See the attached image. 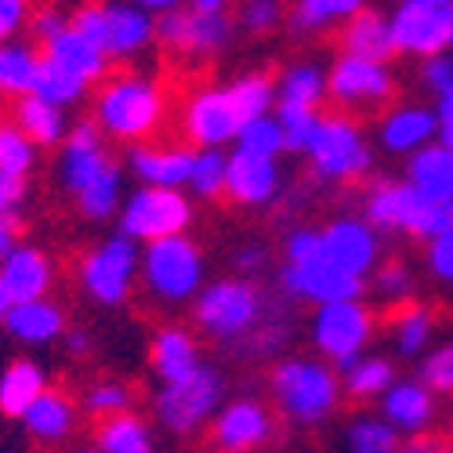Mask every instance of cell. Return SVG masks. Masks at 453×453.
<instances>
[{
  "mask_svg": "<svg viewBox=\"0 0 453 453\" xmlns=\"http://www.w3.org/2000/svg\"><path fill=\"white\" fill-rule=\"evenodd\" d=\"M225 171H229V149L218 145H200L193 153V171H188V196L200 203L225 200Z\"/></svg>",
  "mask_w": 453,
  "mask_h": 453,
  "instance_id": "f35d334b",
  "label": "cell"
},
{
  "mask_svg": "<svg viewBox=\"0 0 453 453\" xmlns=\"http://www.w3.org/2000/svg\"><path fill=\"white\" fill-rule=\"evenodd\" d=\"M283 157L257 153L247 145H229V171H225V200L240 211H273L287 193Z\"/></svg>",
  "mask_w": 453,
  "mask_h": 453,
  "instance_id": "ac0fdd59",
  "label": "cell"
},
{
  "mask_svg": "<svg viewBox=\"0 0 453 453\" xmlns=\"http://www.w3.org/2000/svg\"><path fill=\"white\" fill-rule=\"evenodd\" d=\"M26 196H29V181L0 171V211H22Z\"/></svg>",
  "mask_w": 453,
  "mask_h": 453,
  "instance_id": "11a10c76",
  "label": "cell"
},
{
  "mask_svg": "<svg viewBox=\"0 0 453 453\" xmlns=\"http://www.w3.org/2000/svg\"><path fill=\"white\" fill-rule=\"evenodd\" d=\"M342 442L352 453H395V449L406 446L403 435L381 418V410L377 413H356L342 432Z\"/></svg>",
  "mask_w": 453,
  "mask_h": 453,
  "instance_id": "ab89813d",
  "label": "cell"
},
{
  "mask_svg": "<svg viewBox=\"0 0 453 453\" xmlns=\"http://www.w3.org/2000/svg\"><path fill=\"white\" fill-rule=\"evenodd\" d=\"M138 399L134 385H127L124 377H98V381H91L81 395V410L88 413L91 421L98 418H109V413H120V410H131Z\"/></svg>",
  "mask_w": 453,
  "mask_h": 453,
  "instance_id": "b9f144b4",
  "label": "cell"
},
{
  "mask_svg": "<svg viewBox=\"0 0 453 453\" xmlns=\"http://www.w3.org/2000/svg\"><path fill=\"white\" fill-rule=\"evenodd\" d=\"M370 276H373L377 297L388 301V305H399V301H410L413 297V273H410L406 261H399V257L377 261V269Z\"/></svg>",
  "mask_w": 453,
  "mask_h": 453,
  "instance_id": "f6af8a7d",
  "label": "cell"
},
{
  "mask_svg": "<svg viewBox=\"0 0 453 453\" xmlns=\"http://www.w3.org/2000/svg\"><path fill=\"white\" fill-rule=\"evenodd\" d=\"M446 428H449V442H453V406H449V418H446Z\"/></svg>",
  "mask_w": 453,
  "mask_h": 453,
  "instance_id": "6125c7cd",
  "label": "cell"
},
{
  "mask_svg": "<svg viewBox=\"0 0 453 453\" xmlns=\"http://www.w3.org/2000/svg\"><path fill=\"white\" fill-rule=\"evenodd\" d=\"M203 359L207 356H203L196 326L164 323L149 337V370H153L157 381H174V377L196 370Z\"/></svg>",
  "mask_w": 453,
  "mask_h": 453,
  "instance_id": "83f0119b",
  "label": "cell"
},
{
  "mask_svg": "<svg viewBox=\"0 0 453 453\" xmlns=\"http://www.w3.org/2000/svg\"><path fill=\"white\" fill-rule=\"evenodd\" d=\"M196 221V200L188 196V188L178 185H138L124 196L117 211V229L127 233L138 243L188 233Z\"/></svg>",
  "mask_w": 453,
  "mask_h": 453,
  "instance_id": "2e32d148",
  "label": "cell"
},
{
  "mask_svg": "<svg viewBox=\"0 0 453 453\" xmlns=\"http://www.w3.org/2000/svg\"><path fill=\"white\" fill-rule=\"evenodd\" d=\"M51 385L48 366L33 356H15L0 370V418L19 421L26 406Z\"/></svg>",
  "mask_w": 453,
  "mask_h": 453,
  "instance_id": "4dcf8cb0",
  "label": "cell"
},
{
  "mask_svg": "<svg viewBox=\"0 0 453 453\" xmlns=\"http://www.w3.org/2000/svg\"><path fill=\"white\" fill-rule=\"evenodd\" d=\"M91 446L102 453H153L157 449V425H153V418L134 413V406L120 410V413H109V418L95 421Z\"/></svg>",
  "mask_w": 453,
  "mask_h": 453,
  "instance_id": "f546056e",
  "label": "cell"
},
{
  "mask_svg": "<svg viewBox=\"0 0 453 453\" xmlns=\"http://www.w3.org/2000/svg\"><path fill=\"white\" fill-rule=\"evenodd\" d=\"M287 0H236L233 19L243 36H269L287 22Z\"/></svg>",
  "mask_w": 453,
  "mask_h": 453,
  "instance_id": "7bdbcfd3",
  "label": "cell"
},
{
  "mask_svg": "<svg viewBox=\"0 0 453 453\" xmlns=\"http://www.w3.org/2000/svg\"><path fill=\"white\" fill-rule=\"evenodd\" d=\"M319 233L326 257L352 276L366 280L381 261V229H373L363 214H337L319 225Z\"/></svg>",
  "mask_w": 453,
  "mask_h": 453,
  "instance_id": "7402d4cb",
  "label": "cell"
},
{
  "mask_svg": "<svg viewBox=\"0 0 453 453\" xmlns=\"http://www.w3.org/2000/svg\"><path fill=\"white\" fill-rule=\"evenodd\" d=\"M435 117H439V120H442V117H453V88H446V91L435 95Z\"/></svg>",
  "mask_w": 453,
  "mask_h": 453,
  "instance_id": "680465c9",
  "label": "cell"
},
{
  "mask_svg": "<svg viewBox=\"0 0 453 453\" xmlns=\"http://www.w3.org/2000/svg\"><path fill=\"white\" fill-rule=\"evenodd\" d=\"M305 164L309 174L319 185L330 188H345V185H359L370 178L373 171V142L363 131L359 117L342 109L319 112V124L312 131V142L305 145Z\"/></svg>",
  "mask_w": 453,
  "mask_h": 453,
  "instance_id": "30bf717a",
  "label": "cell"
},
{
  "mask_svg": "<svg viewBox=\"0 0 453 453\" xmlns=\"http://www.w3.org/2000/svg\"><path fill=\"white\" fill-rule=\"evenodd\" d=\"M363 218L381 233L425 243L453 225V200H432L406 178H373L363 188Z\"/></svg>",
  "mask_w": 453,
  "mask_h": 453,
  "instance_id": "8fae6325",
  "label": "cell"
},
{
  "mask_svg": "<svg viewBox=\"0 0 453 453\" xmlns=\"http://www.w3.org/2000/svg\"><path fill=\"white\" fill-rule=\"evenodd\" d=\"M58 349L69 356V359H88L91 356V349H95V337H91V330L88 326H65V334L58 337Z\"/></svg>",
  "mask_w": 453,
  "mask_h": 453,
  "instance_id": "db71d44e",
  "label": "cell"
},
{
  "mask_svg": "<svg viewBox=\"0 0 453 453\" xmlns=\"http://www.w3.org/2000/svg\"><path fill=\"white\" fill-rule=\"evenodd\" d=\"M225 399H229V377L211 359H203L196 370L174 377V381H157L153 399H149V418L167 439L193 442L207 435V425Z\"/></svg>",
  "mask_w": 453,
  "mask_h": 453,
  "instance_id": "8992f818",
  "label": "cell"
},
{
  "mask_svg": "<svg viewBox=\"0 0 453 453\" xmlns=\"http://www.w3.org/2000/svg\"><path fill=\"white\" fill-rule=\"evenodd\" d=\"M88 117L109 138V145H134L160 138L171 127L174 102L160 73L131 65H112L88 98Z\"/></svg>",
  "mask_w": 453,
  "mask_h": 453,
  "instance_id": "3957f363",
  "label": "cell"
},
{
  "mask_svg": "<svg viewBox=\"0 0 453 453\" xmlns=\"http://www.w3.org/2000/svg\"><path fill=\"white\" fill-rule=\"evenodd\" d=\"M233 12H207L181 4L167 15H157V51L178 65H211L225 58L236 44Z\"/></svg>",
  "mask_w": 453,
  "mask_h": 453,
  "instance_id": "4fadbf2b",
  "label": "cell"
},
{
  "mask_svg": "<svg viewBox=\"0 0 453 453\" xmlns=\"http://www.w3.org/2000/svg\"><path fill=\"white\" fill-rule=\"evenodd\" d=\"M381 418L403 435V442L428 435L439 421V395L421 381V377H395L385 388V395L377 399Z\"/></svg>",
  "mask_w": 453,
  "mask_h": 453,
  "instance_id": "d4e9b609",
  "label": "cell"
},
{
  "mask_svg": "<svg viewBox=\"0 0 453 453\" xmlns=\"http://www.w3.org/2000/svg\"><path fill=\"white\" fill-rule=\"evenodd\" d=\"M280 290H269L257 276L229 273L207 280L188 309H193V326L203 334V342L236 356L247 337L280 305Z\"/></svg>",
  "mask_w": 453,
  "mask_h": 453,
  "instance_id": "5b68a950",
  "label": "cell"
},
{
  "mask_svg": "<svg viewBox=\"0 0 453 453\" xmlns=\"http://www.w3.org/2000/svg\"><path fill=\"white\" fill-rule=\"evenodd\" d=\"M435 334V312L421 301H399L388 316V337H392V352L399 359H421L425 349L432 345Z\"/></svg>",
  "mask_w": 453,
  "mask_h": 453,
  "instance_id": "e575fe53",
  "label": "cell"
},
{
  "mask_svg": "<svg viewBox=\"0 0 453 453\" xmlns=\"http://www.w3.org/2000/svg\"><path fill=\"white\" fill-rule=\"evenodd\" d=\"M395 363L388 356H377V352H363L356 356L345 370H342V385L345 395L352 403H377L385 395V388L395 381Z\"/></svg>",
  "mask_w": 453,
  "mask_h": 453,
  "instance_id": "74e56055",
  "label": "cell"
},
{
  "mask_svg": "<svg viewBox=\"0 0 453 453\" xmlns=\"http://www.w3.org/2000/svg\"><path fill=\"white\" fill-rule=\"evenodd\" d=\"M273 105H276V77L261 69H247L229 81H207L188 88L174 109V124L181 142H188L193 149L200 145L229 149L240 127L250 117L273 112Z\"/></svg>",
  "mask_w": 453,
  "mask_h": 453,
  "instance_id": "7a4b0ae2",
  "label": "cell"
},
{
  "mask_svg": "<svg viewBox=\"0 0 453 453\" xmlns=\"http://www.w3.org/2000/svg\"><path fill=\"white\" fill-rule=\"evenodd\" d=\"M418 377L435 395H453V342H442L435 349H425Z\"/></svg>",
  "mask_w": 453,
  "mask_h": 453,
  "instance_id": "7dc6e473",
  "label": "cell"
},
{
  "mask_svg": "<svg viewBox=\"0 0 453 453\" xmlns=\"http://www.w3.org/2000/svg\"><path fill=\"white\" fill-rule=\"evenodd\" d=\"M134 4L145 8V12H153V15H167V12L181 8V4H188V0H134Z\"/></svg>",
  "mask_w": 453,
  "mask_h": 453,
  "instance_id": "6f0895ef",
  "label": "cell"
},
{
  "mask_svg": "<svg viewBox=\"0 0 453 453\" xmlns=\"http://www.w3.org/2000/svg\"><path fill=\"white\" fill-rule=\"evenodd\" d=\"M421 4H453V0H421Z\"/></svg>",
  "mask_w": 453,
  "mask_h": 453,
  "instance_id": "be15d7a7",
  "label": "cell"
},
{
  "mask_svg": "<svg viewBox=\"0 0 453 453\" xmlns=\"http://www.w3.org/2000/svg\"><path fill=\"white\" fill-rule=\"evenodd\" d=\"M370 0H290L287 22L297 36H326L337 33Z\"/></svg>",
  "mask_w": 453,
  "mask_h": 453,
  "instance_id": "d590c367",
  "label": "cell"
},
{
  "mask_svg": "<svg viewBox=\"0 0 453 453\" xmlns=\"http://www.w3.org/2000/svg\"><path fill=\"white\" fill-rule=\"evenodd\" d=\"M280 435V418L261 395H229L207 425V446L221 453H254L269 449Z\"/></svg>",
  "mask_w": 453,
  "mask_h": 453,
  "instance_id": "e0dca14e",
  "label": "cell"
},
{
  "mask_svg": "<svg viewBox=\"0 0 453 453\" xmlns=\"http://www.w3.org/2000/svg\"><path fill=\"white\" fill-rule=\"evenodd\" d=\"M69 326V316L65 309L58 305V301L51 294H41V297H29L22 301V305H15L4 323H0V330H4L15 345L22 349H48V345H58V337L65 334Z\"/></svg>",
  "mask_w": 453,
  "mask_h": 453,
  "instance_id": "4316f807",
  "label": "cell"
},
{
  "mask_svg": "<svg viewBox=\"0 0 453 453\" xmlns=\"http://www.w3.org/2000/svg\"><path fill=\"white\" fill-rule=\"evenodd\" d=\"M273 265V250L261 243V240H247L233 250V273H243V276H265Z\"/></svg>",
  "mask_w": 453,
  "mask_h": 453,
  "instance_id": "f907efd6",
  "label": "cell"
},
{
  "mask_svg": "<svg viewBox=\"0 0 453 453\" xmlns=\"http://www.w3.org/2000/svg\"><path fill=\"white\" fill-rule=\"evenodd\" d=\"M373 334H377V312L363 301V294L312 305L309 342L316 356L330 359L337 370H345L356 356H363L373 345Z\"/></svg>",
  "mask_w": 453,
  "mask_h": 453,
  "instance_id": "9a60e30c",
  "label": "cell"
},
{
  "mask_svg": "<svg viewBox=\"0 0 453 453\" xmlns=\"http://www.w3.org/2000/svg\"><path fill=\"white\" fill-rule=\"evenodd\" d=\"M435 138L453 153V117H442V120H439V134H435Z\"/></svg>",
  "mask_w": 453,
  "mask_h": 453,
  "instance_id": "94428289",
  "label": "cell"
},
{
  "mask_svg": "<svg viewBox=\"0 0 453 453\" xmlns=\"http://www.w3.org/2000/svg\"><path fill=\"white\" fill-rule=\"evenodd\" d=\"M403 178L432 200H453V153L435 138L403 157Z\"/></svg>",
  "mask_w": 453,
  "mask_h": 453,
  "instance_id": "1f68e13d",
  "label": "cell"
},
{
  "mask_svg": "<svg viewBox=\"0 0 453 453\" xmlns=\"http://www.w3.org/2000/svg\"><path fill=\"white\" fill-rule=\"evenodd\" d=\"M399 95V77L392 62L363 58L352 51H337L326 65V102L352 117H377Z\"/></svg>",
  "mask_w": 453,
  "mask_h": 453,
  "instance_id": "5bb4252c",
  "label": "cell"
},
{
  "mask_svg": "<svg viewBox=\"0 0 453 453\" xmlns=\"http://www.w3.org/2000/svg\"><path fill=\"white\" fill-rule=\"evenodd\" d=\"M0 171L26 181L41 171V145L15 124V117H0Z\"/></svg>",
  "mask_w": 453,
  "mask_h": 453,
  "instance_id": "60d3db41",
  "label": "cell"
},
{
  "mask_svg": "<svg viewBox=\"0 0 453 453\" xmlns=\"http://www.w3.org/2000/svg\"><path fill=\"white\" fill-rule=\"evenodd\" d=\"M395 55L425 58L453 48V4H421V0H399L388 15Z\"/></svg>",
  "mask_w": 453,
  "mask_h": 453,
  "instance_id": "ffe728a7",
  "label": "cell"
},
{
  "mask_svg": "<svg viewBox=\"0 0 453 453\" xmlns=\"http://www.w3.org/2000/svg\"><path fill=\"white\" fill-rule=\"evenodd\" d=\"M112 69L105 51L77 26H65L51 41L41 44V73H36V95H44L65 109H77L91 98L95 84Z\"/></svg>",
  "mask_w": 453,
  "mask_h": 453,
  "instance_id": "ba28073f",
  "label": "cell"
},
{
  "mask_svg": "<svg viewBox=\"0 0 453 453\" xmlns=\"http://www.w3.org/2000/svg\"><path fill=\"white\" fill-rule=\"evenodd\" d=\"M55 276H58L55 257L44 247L22 240L15 250H8L0 257V323H4V316L15 305H22V301L51 294Z\"/></svg>",
  "mask_w": 453,
  "mask_h": 453,
  "instance_id": "44dd1931",
  "label": "cell"
},
{
  "mask_svg": "<svg viewBox=\"0 0 453 453\" xmlns=\"http://www.w3.org/2000/svg\"><path fill=\"white\" fill-rule=\"evenodd\" d=\"M425 265H428L432 280L453 287V225L442 229L439 236L425 240Z\"/></svg>",
  "mask_w": 453,
  "mask_h": 453,
  "instance_id": "681fc988",
  "label": "cell"
},
{
  "mask_svg": "<svg viewBox=\"0 0 453 453\" xmlns=\"http://www.w3.org/2000/svg\"><path fill=\"white\" fill-rule=\"evenodd\" d=\"M188 4L207 8V12H233V4H236V0H188Z\"/></svg>",
  "mask_w": 453,
  "mask_h": 453,
  "instance_id": "91938a15",
  "label": "cell"
},
{
  "mask_svg": "<svg viewBox=\"0 0 453 453\" xmlns=\"http://www.w3.org/2000/svg\"><path fill=\"white\" fill-rule=\"evenodd\" d=\"M81 399H73L65 388H55L48 385L41 395H36L26 413L19 418L22 425V435L33 442V446H44V449H58L65 442H73V435L81 432Z\"/></svg>",
  "mask_w": 453,
  "mask_h": 453,
  "instance_id": "cb8c5ba5",
  "label": "cell"
},
{
  "mask_svg": "<svg viewBox=\"0 0 453 453\" xmlns=\"http://www.w3.org/2000/svg\"><path fill=\"white\" fill-rule=\"evenodd\" d=\"M207 280V250L188 233L142 243L138 294H145L157 309H188Z\"/></svg>",
  "mask_w": 453,
  "mask_h": 453,
  "instance_id": "52a82bcc",
  "label": "cell"
},
{
  "mask_svg": "<svg viewBox=\"0 0 453 453\" xmlns=\"http://www.w3.org/2000/svg\"><path fill=\"white\" fill-rule=\"evenodd\" d=\"M55 185L84 221H117V211L127 196V171L124 160L112 157L109 138L91 117L73 120L69 134L55 149Z\"/></svg>",
  "mask_w": 453,
  "mask_h": 453,
  "instance_id": "6da1fadb",
  "label": "cell"
},
{
  "mask_svg": "<svg viewBox=\"0 0 453 453\" xmlns=\"http://www.w3.org/2000/svg\"><path fill=\"white\" fill-rule=\"evenodd\" d=\"M273 112L283 124V142H287V153H305V145L312 142V131L319 124V112L323 109H287V105H273Z\"/></svg>",
  "mask_w": 453,
  "mask_h": 453,
  "instance_id": "bcb514c9",
  "label": "cell"
},
{
  "mask_svg": "<svg viewBox=\"0 0 453 453\" xmlns=\"http://www.w3.org/2000/svg\"><path fill=\"white\" fill-rule=\"evenodd\" d=\"M12 117L36 145H41V153H55V149L62 145V138L69 134V127H73L69 109L44 98V95H36V91L12 102Z\"/></svg>",
  "mask_w": 453,
  "mask_h": 453,
  "instance_id": "f1b7e54d",
  "label": "cell"
},
{
  "mask_svg": "<svg viewBox=\"0 0 453 453\" xmlns=\"http://www.w3.org/2000/svg\"><path fill=\"white\" fill-rule=\"evenodd\" d=\"M421 84H425L432 95L453 88V48L421 58Z\"/></svg>",
  "mask_w": 453,
  "mask_h": 453,
  "instance_id": "816d5d0a",
  "label": "cell"
},
{
  "mask_svg": "<svg viewBox=\"0 0 453 453\" xmlns=\"http://www.w3.org/2000/svg\"><path fill=\"white\" fill-rule=\"evenodd\" d=\"M22 243V211H0V257Z\"/></svg>",
  "mask_w": 453,
  "mask_h": 453,
  "instance_id": "9f6ffc18",
  "label": "cell"
},
{
  "mask_svg": "<svg viewBox=\"0 0 453 453\" xmlns=\"http://www.w3.org/2000/svg\"><path fill=\"white\" fill-rule=\"evenodd\" d=\"M142 276V243L127 233H109L84 247L73 261V283L95 309H124L138 294Z\"/></svg>",
  "mask_w": 453,
  "mask_h": 453,
  "instance_id": "9c48e42d",
  "label": "cell"
},
{
  "mask_svg": "<svg viewBox=\"0 0 453 453\" xmlns=\"http://www.w3.org/2000/svg\"><path fill=\"white\" fill-rule=\"evenodd\" d=\"M269 403L280 425L294 432H319L326 428L345 399L342 370L323 356L283 352L269 366Z\"/></svg>",
  "mask_w": 453,
  "mask_h": 453,
  "instance_id": "277c9868",
  "label": "cell"
},
{
  "mask_svg": "<svg viewBox=\"0 0 453 453\" xmlns=\"http://www.w3.org/2000/svg\"><path fill=\"white\" fill-rule=\"evenodd\" d=\"M233 145H247V149H257V153H273V157H283L287 153V142H283V124L276 112H261V117H250L236 142Z\"/></svg>",
  "mask_w": 453,
  "mask_h": 453,
  "instance_id": "ee69618b",
  "label": "cell"
},
{
  "mask_svg": "<svg viewBox=\"0 0 453 453\" xmlns=\"http://www.w3.org/2000/svg\"><path fill=\"white\" fill-rule=\"evenodd\" d=\"M73 26L88 33L112 65H131L157 48V15L134 0H81Z\"/></svg>",
  "mask_w": 453,
  "mask_h": 453,
  "instance_id": "7c38bea8",
  "label": "cell"
},
{
  "mask_svg": "<svg viewBox=\"0 0 453 453\" xmlns=\"http://www.w3.org/2000/svg\"><path fill=\"white\" fill-rule=\"evenodd\" d=\"M193 153L196 149L188 142H167L160 138H145L134 145H124V171L138 185H178L185 188L188 171H193Z\"/></svg>",
  "mask_w": 453,
  "mask_h": 453,
  "instance_id": "603a6c76",
  "label": "cell"
},
{
  "mask_svg": "<svg viewBox=\"0 0 453 453\" xmlns=\"http://www.w3.org/2000/svg\"><path fill=\"white\" fill-rule=\"evenodd\" d=\"M435 134H439L435 105L392 102V105H385L381 112H377L373 138H377V145H381V153H388V157H410L413 149L435 142Z\"/></svg>",
  "mask_w": 453,
  "mask_h": 453,
  "instance_id": "484cf974",
  "label": "cell"
},
{
  "mask_svg": "<svg viewBox=\"0 0 453 453\" xmlns=\"http://www.w3.org/2000/svg\"><path fill=\"white\" fill-rule=\"evenodd\" d=\"M337 51H352L363 58H395V44H392V26L385 12H373L370 4L363 12H356L342 29H337Z\"/></svg>",
  "mask_w": 453,
  "mask_h": 453,
  "instance_id": "d6a6232c",
  "label": "cell"
},
{
  "mask_svg": "<svg viewBox=\"0 0 453 453\" xmlns=\"http://www.w3.org/2000/svg\"><path fill=\"white\" fill-rule=\"evenodd\" d=\"M41 73V44L33 36H12L0 41V102H15L36 88Z\"/></svg>",
  "mask_w": 453,
  "mask_h": 453,
  "instance_id": "836d02e7",
  "label": "cell"
},
{
  "mask_svg": "<svg viewBox=\"0 0 453 453\" xmlns=\"http://www.w3.org/2000/svg\"><path fill=\"white\" fill-rule=\"evenodd\" d=\"M69 22H73V8H62L58 0H36L33 15H29V36L36 44H44L55 33H62Z\"/></svg>",
  "mask_w": 453,
  "mask_h": 453,
  "instance_id": "c3c4849f",
  "label": "cell"
},
{
  "mask_svg": "<svg viewBox=\"0 0 453 453\" xmlns=\"http://www.w3.org/2000/svg\"><path fill=\"white\" fill-rule=\"evenodd\" d=\"M326 102V69L319 62H290L276 77V105L287 109H323Z\"/></svg>",
  "mask_w": 453,
  "mask_h": 453,
  "instance_id": "8d00e7d4",
  "label": "cell"
},
{
  "mask_svg": "<svg viewBox=\"0 0 453 453\" xmlns=\"http://www.w3.org/2000/svg\"><path fill=\"white\" fill-rule=\"evenodd\" d=\"M276 290L283 297H290L294 305H323V301H337V297H359L366 294V280L345 273L342 265L323 254L305 257V261H280L276 269Z\"/></svg>",
  "mask_w": 453,
  "mask_h": 453,
  "instance_id": "d6986e66",
  "label": "cell"
},
{
  "mask_svg": "<svg viewBox=\"0 0 453 453\" xmlns=\"http://www.w3.org/2000/svg\"><path fill=\"white\" fill-rule=\"evenodd\" d=\"M36 0H0V41L29 33V15Z\"/></svg>",
  "mask_w": 453,
  "mask_h": 453,
  "instance_id": "f5cc1de1",
  "label": "cell"
}]
</instances>
